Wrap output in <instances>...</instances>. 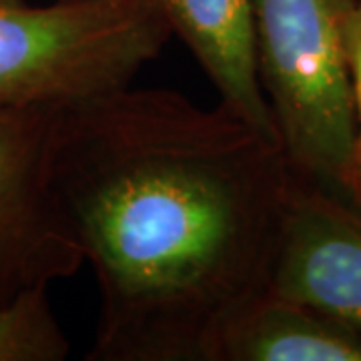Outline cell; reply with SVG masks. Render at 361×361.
<instances>
[{"mask_svg":"<svg viewBox=\"0 0 361 361\" xmlns=\"http://www.w3.org/2000/svg\"><path fill=\"white\" fill-rule=\"evenodd\" d=\"M52 175L97 281L89 361H205L267 289L293 173L221 104L133 82L65 104Z\"/></svg>","mask_w":361,"mask_h":361,"instance_id":"cell-1","label":"cell"},{"mask_svg":"<svg viewBox=\"0 0 361 361\" xmlns=\"http://www.w3.org/2000/svg\"><path fill=\"white\" fill-rule=\"evenodd\" d=\"M71 341L49 299V285L26 289L0 305V361H63Z\"/></svg>","mask_w":361,"mask_h":361,"instance_id":"cell-8","label":"cell"},{"mask_svg":"<svg viewBox=\"0 0 361 361\" xmlns=\"http://www.w3.org/2000/svg\"><path fill=\"white\" fill-rule=\"evenodd\" d=\"M59 109L0 106V305L85 265L52 175Z\"/></svg>","mask_w":361,"mask_h":361,"instance_id":"cell-4","label":"cell"},{"mask_svg":"<svg viewBox=\"0 0 361 361\" xmlns=\"http://www.w3.org/2000/svg\"><path fill=\"white\" fill-rule=\"evenodd\" d=\"M173 37L189 49L223 109L279 142L259 80L253 0H157Z\"/></svg>","mask_w":361,"mask_h":361,"instance_id":"cell-6","label":"cell"},{"mask_svg":"<svg viewBox=\"0 0 361 361\" xmlns=\"http://www.w3.org/2000/svg\"><path fill=\"white\" fill-rule=\"evenodd\" d=\"M267 291L361 334V209L291 175Z\"/></svg>","mask_w":361,"mask_h":361,"instance_id":"cell-5","label":"cell"},{"mask_svg":"<svg viewBox=\"0 0 361 361\" xmlns=\"http://www.w3.org/2000/svg\"><path fill=\"white\" fill-rule=\"evenodd\" d=\"M205 361H361V334L265 289L223 323Z\"/></svg>","mask_w":361,"mask_h":361,"instance_id":"cell-7","label":"cell"},{"mask_svg":"<svg viewBox=\"0 0 361 361\" xmlns=\"http://www.w3.org/2000/svg\"><path fill=\"white\" fill-rule=\"evenodd\" d=\"M259 80L285 161L343 197L355 142L345 20L355 0H253Z\"/></svg>","mask_w":361,"mask_h":361,"instance_id":"cell-3","label":"cell"},{"mask_svg":"<svg viewBox=\"0 0 361 361\" xmlns=\"http://www.w3.org/2000/svg\"><path fill=\"white\" fill-rule=\"evenodd\" d=\"M345 52L355 113V142L343 183V199L361 209V0H355L345 20Z\"/></svg>","mask_w":361,"mask_h":361,"instance_id":"cell-9","label":"cell"},{"mask_svg":"<svg viewBox=\"0 0 361 361\" xmlns=\"http://www.w3.org/2000/svg\"><path fill=\"white\" fill-rule=\"evenodd\" d=\"M171 39L157 0H0V106H65L127 87Z\"/></svg>","mask_w":361,"mask_h":361,"instance_id":"cell-2","label":"cell"}]
</instances>
